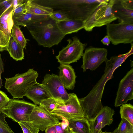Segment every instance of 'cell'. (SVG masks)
<instances>
[{
    "label": "cell",
    "instance_id": "1",
    "mask_svg": "<svg viewBox=\"0 0 133 133\" xmlns=\"http://www.w3.org/2000/svg\"><path fill=\"white\" fill-rule=\"evenodd\" d=\"M133 54V48L125 54L107 58L105 62L104 73L97 83L85 97L79 98L82 108L84 117L88 121L93 119L103 107L101 102L105 86L107 82L114 77V71L126 59Z\"/></svg>",
    "mask_w": 133,
    "mask_h": 133
},
{
    "label": "cell",
    "instance_id": "2",
    "mask_svg": "<svg viewBox=\"0 0 133 133\" xmlns=\"http://www.w3.org/2000/svg\"><path fill=\"white\" fill-rule=\"evenodd\" d=\"M57 23L50 17L26 27L39 45L50 48L57 45L65 36L60 30Z\"/></svg>",
    "mask_w": 133,
    "mask_h": 133
},
{
    "label": "cell",
    "instance_id": "3",
    "mask_svg": "<svg viewBox=\"0 0 133 133\" xmlns=\"http://www.w3.org/2000/svg\"><path fill=\"white\" fill-rule=\"evenodd\" d=\"M37 72L30 68L25 72L16 74L14 77L5 78L4 87L13 98H22L26 91L31 86L37 83Z\"/></svg>",
    "mask_w": 133,
    "mask_h": 133
},
{
    "label": "cell",
    "instance_id": "4",
    "mask_svg": "<svg viewBox=\"0 0 133 133\" xmlns=\"http://www.w3.org/2000/svg\"><path fill=\"white\" fill-rule=\"evenodd\" d=\"M66 100L57 99L56 107L51 113L59 119L65 118L68 121L84 117V114L77 95L69 94Z\"/></svg>",
    "mask_w": 133,
    "mask_h": 133
},
{
    "label": "cell",
    "instance_id": "5",
    "mask_svg": "<svg viewBox=\"0 0 133 133\" xmlns=\"http://www.w3.org/2000/svg\"><path fill=\"white\" fill-rule=\"evenodd\" d=\"M36 105L24 100L10 99L0 110L6 117L15 122H29L30 115Z\"/></svg>",
    "mask_w": 133,
    "mask_h": 133
},
{
    "label": "cell",
    "instance_id": "6",
    "mask_svg": "<svg viewBox=\"0 0 133 133\" xmlns=\"http://www.w3.org/2000/svg\"><path fill=\"white\" fill-rule=\"evenodd\" d=\"M114 2V0H110L100 5L84 22L83 29L87 31H91L95 27L106 25L117 19L112 11Z\"/></svg>",
    "mask_w": 133,
    "mask_h": 133
},
{
    "label": "cell",
    "instance_id": "7",
    "mask_svg": "<svg viewBox=\"0 0 133 133\" xmlns=\"http://www.w3.org/2000/svg\"><path fill=\"white\" fill-rule=\"evenodd\" d=\"M72 39L67 40L68 44L56 56L58 62L60 64H69L77 62L82 56L87 44L81 42L76 36L72 37Z\"/></svg>",
    "mask_w": 133,
    "mask_h": 133
},
{
    "label": "cell",
    "instance_id": "8",
    "mask_svg": "<svg viewBox=\"0 0 133 133\" xmlns=\"http://www.w3.org/2000/svg\"><path fill=\"white\" fill-rule=\"evenodd\" d=\"M107 35L114 45L133 43V24L119 23L106 25Z\"/></svg>",
    "mask_w": 133,
    "mask_h": 133
},
{
    "label": "cell",
    "instance_id": "9",
    "mask_svg": "<svg viewBox=\"0 0 133 133\" xmlns=\"http://www.w3.org/2000/svg\"><path fill=\"white\" fill-rule=\"evenodd\" d=\"M59 119L43 107L36 105L29 118V122L42 131L48 127L60 123Z\"/></svg>",
    "mask_w": 133,
    "mask_h": 133
},
{
    "label": "cell",
    "instance_id": "10",
    "mask_svg": "<svg viewBox=\"0 0 133 133\" xmlns=\"http://www.w3.org/2000/svg\"><path fill=\"white\" fill-rule=\"evenodd\" d=\"M107 49L91 46L86 48L82 55L81 68L84 72L89 69L95 70L107 58Z\"/></svg>",
    "mask_w": 133,
    "mask_h": 133
},
{
    "label": "cell",
    "instance_id": "11",
    "mask_svg": "<svg viewBox=\"0 0 133 133\" xmlns=\"http://www.w3.org/2000/svg\"><path fill=\"white\" fill-rule=\"evenodd\" d=\"M133 99V68L120 81L115 99V106H119Z\"/></svg>",
    "mask_w": 133,
    "mask_h": 133
},
{
    "label": "cell",
    "instance_id": "12",
    "mask_svg": "<svg viewBox=\"0 0 133 133\" xmlns=\"http://www.w3.org/2000/svg\"><path fill=\"white\" fill-rule=\"evenodd\" d=\"M42 84L46 88L51 96L56 100H68L69 94L60 80L58 75L54 74H46Z\"/></svg>",
    "mask_w": 133,
    "mask_h": 133
},
{
    "label": "cell",
    "instance_id": "13",
    "mask_svg": "<svg viewBox=\"0 0 133 133\" xmlns=\"http://www.w3.org/2000/svg\"><path fill=\"white\" fill-rule=\"evenodd\" d=\"M14 10L12 4L0 18V45L4 51L6 50V47L14 24L12 19Z\"/></svg>",
    "mask_w": 133,
    "mask_h": 133
},
{
    "label": "cell",
    "instance_id": "14",
    "mask_svg": "<svg viewBox=\"0 0 133 133\" xmlns=\"http://www.w3.org/2000/svg\"><path fill=\"white\" fill-rule=\"evenodd\" d=\"M114 109L108 106L103 107L93 119L89 121L92 133H98L107 125H110L113 121Z\"/></svg>",
    "mask_w": 133,
    "mask_h": 133
},
{
    "label": "cell",
    "instance_id": "15",
    "mask_svg": "<svg viewBox=\"0 0 133 133\" xmlns=\"http://www.w3.org/2000/svg\"><path fill=\"white\" fill-rule=\"evenodd\" d=\"M25 96L32 101L36 105H39L42 101L51 97L44 86L37 82L27 90Z\"/></svg>",
    "mask_w": 133,
    "mask_h": 133
},
{
    "label": "cell",
    "instance_id": "16",
    "mask_svg": "<svg viewBox=\"0 0 133 133\" xmlns=\"http://www.w3.org/2000/svg\"><path fill=\"white\" fill-rule=\"evenodd\" d=\"M58 68V76L65 88L73 90L75 87L76 77L74 70L70 64H60Z\"/></svg>",
    "mask_w": 133,
    "mask_h": 133
},
{
    "label": "cell",
    "instance_id": "17",
    "mask_svg": "<svg viewBox=\"0 0 133 133\" xmlns=\"http://www.w3.org/2000/svg\"><path fill=\"white\" fill-rule=\"evenodd\" d=\"M112 9L119 23L133 24V10L125 7L121 4L120 0H114Z\"/></svg>",
    "mask_w": 133,
    "mask_h": 133
},
{
    "label": "cell",
    "instance_id": "18",
    "mask_svg": "<svg viewBox=\"0 0 133 133\" xmlns=\"http://www.w3.org/2000/svg\"><path fill=\"white\" fill-rule=\"evenodd\" d=\"M57 23L60 30L65 35L77 32L84 27V21L74 18H70L68 21Z\"/></svg>",
    "mask_w": 133,
    "mask_h": 133
},
{
    "label": "cell",
    "instance_id": "19",
    "mask_svg": "<svg viewBox=\"0 0 133 133\" xmlns=\"http://www.w3.org/2000/svg\"><path fill=\"white\" fill-rule=\"evenodd\" d=\"M50 17L49 16L36 15L27 12L16 17H12L14 24L18 26L26 27L28 25L37 22Z\"/></svg>",
    "mask_w": 133,
    "mask_h": 133
},
{
    "label": "cell",
    "instance_id": "20",
    "mask_svg": "<svg viewBox=\"0 0 133 133\" xmlns=\"http://www.w3.org/2000/svg\"><path fill=\"white\" fill-rule=\"evenodd\" d=\"M71 133H92L88 120L85 118L68 121Z\"/></svg>",
    "mask_w": 133,
    "mask_h": 133
},
{
    "label": "cell",
    "instance_id": "21",
    "mask_svg": "<svg viewBox=\"0 0 133 133\" xmlns=\"http://www.w3.org/2000/svg\"><path fill=\"white\" fill-rule=\"evenodd\" d=\"M11 57L16 61H22L24 59V48L11 36L6 47Z\"/></svg>",
    "mask_w": 133,
    "mask_h": 133
},
{
    "label": "cell",
    "instance_id": "22",
    "mask_svg": "<svg viewBox=\"0 0 133 133\" xmlns=\"http://www.w3.org/2000/svg\"><path fill=\"white\" fill-rule=\"evenodd\" d=\"M33 1L27 0L25 5L27 12L37 15L50 16L53 11L52 8L41 5Z\"/></svg>",
    "mask_w": 133,
    "mask_h": 133
},
{
    "label": "cell",
    "instance_id": "23",
    "mask_svg": "<svg viewBox=\"0 0 133 133\" xmlns=\"http://www.w3.org/2000/svg\"><path fill=\"white\" fill-rule=\"evenodd\" d=\"M121 119H124L133 125V106L130 104L121 105L119 111Z\"/></svg>",
    "mask_w": 133,
    "mask_h": 133
},
{
    "label": "cell",
    "instance_id": "24",
    "mask_svg": "<svg viewBox=\"0 0 133 133\" xmlns=\"http://www.w3.org/2000/svg\"><path fill=\"white\" fill-rule=\"evenodd\" d=\"M11 35L23 48L26 49L27 41L18 26L14 24L12 28Z\"/></svg>",
    "mask_w": 133,
    "mask_h": 133
},
{
    "label": "cell",
    "instance_id": "25",
    "mask_svg": "<svg viewBox=\"0 0 133 133\" xmlns=\"http://www.w3.org/2000/svg\"><path fill=\"white\" fill-rule=\"evenodd\" d=\"M117 128L118 133H133V125L124 119H121Z\"/></svg>",
    "mask_w": 133,
    "mask_h": 133
},
{
    "label": "cell",
    "instance_id": "26",
    "mask_svg": "<svg viewBox=\"0 0 133 133\" xmlns=\"http://www.w3.org/2000/svg\"><path fill=\"white\" fill-rule=\"evenodd\" d=\"M56 99L51 97L42 101L39 105L43 107L49 112L51 113L56 107Z\"/></svg>",
    "mask_w": 133,
    "mask_h": 133
},
{
    "label": "cell",
    "instance_id": "27",
    "mask_svg": "<svg viewBox=\"0 0 133 133\" xmlns=\"http://www.w3.org/2000/svg\"><path fill=\"white\" fill-rule=\"evenodd\" d=\"M50 16L57 23L68 21L70 19L67 14L61 11H53Z\"/></svg>",
    "mask_w": 133,
    "mask_h": 133
},
{
    "label": "cell",
    "instance_id": "28",
    "mask_svg": "<svg viewBox=\"0 0 133 133\" xmlns=\"http://www.w3.org/2000/svg\"><path fill=\"white\" fill-rule=\"evenodd\" d=\"M62 120L60 123L55 125L56 133H71L68 121L64 118Z\"/></svg>",
    "mask_w": 133,
    "mask_h": 133
},
{
    "label": "cell",
    "instance_id": "29",
    "mask_svg": "<svg viewBox=\"0 0 133 133\" xmlns=\"http://www.w3.org/2000/svg\"><path fill=\"white\" fill-rule=\"evenodd\" d=\"M5 115L0 110V133H15L5 121Z\"/></svg>",
    "mask_w": 133,
    "mask_h": 133
},
{
    "label": "cell",
    "instance_id": "30",
    "mask_svg": "<svg viewBox=\"0 0 133 133\" xmlns=\"http://www.w3.org/2000/svg\"><path fill=\"white\" fill-rule=\"evenodd\" d=\"M23 133H38L39 130L29 122H19Z\"/></svg>",
    "mask_w": 133,
    "mask_h": 133
},
{
    "label": "cell",
    "instance_id": "31",
    "mask_svg": "<svg viewBox=\"0 0 133 133\" xmlns=\"http://www.w3.org/2000/svg\"><path fill=\"white\" fill-rule=\"evenodd\" d=\"M13 0H0V18L12 4Z\"/></svg>",
    "mask_w": 133,
    "mask_h": 133
},
{
    "label": "cell",
    "instance_id": "32",
    "mask_svg": "<svg viewBox=\"0 0 133 133\" xmlns=\"http://www.w3.org/2000/svg\"><path fill=\"white\" fill-rule=\"evenodd\" d=\"M26 2L18 6L14 10L12 13V17H16L22 14H25L27 12L25 9Z\"/></svg>",
    "mask_w": 133,
    "mask_h": 133
},
{
    "label": "cell",
    "instance_id": "33",
    "mask_svg": "<svg viewBox=\"0 0 133 133\" xmlns=\"http://www.w3.org/2000/svg\"><path fill=\"white\" fill-rule=\"evenodd\" d=\"M10 99L5 92L0 90V108L4 106Z\"/></svg>",
    "mask_w": 133,
    "mask_h": 133
},
{
    "label": "cell",
    "instance_id": "34",
    "mask_svg": "<svg viewBox=\"0 0 133 133\" xmlns=\"http://www.w3.org/2000/svg\"><path fill=\"white\" fill-rule=\"evenodd\" d=\"M122 5L128 9L133 10V0H120Z\"/></svg>",
    "mask_w": 133,
    "mask_h": 133
},
{
    "label": "cell",
    "instance_id": "35",
    "mask_svg": "<svg viewBox=\"0 0 133 133\" xmlns=\"http://www.w3.org/2000/svg\"><path fill=\"white\" fill-rule=\"evenodd\" d=\"M4 71V64L1 57V54H0V88L3 86L2 80L1 78V75Z\"/></svg>",
    "mask_w": 133,
    "mask_h": 133
},
{
    "label": "cell",
    "instance_id": "36",
    "mask_svg": "<svg viewBox=\"0 0 133 133\" xmlns=\"http://www.w3.org/2000/svg\"><path fill=\"white\" fill-rule=\"evenodd\" d=\"M27 0H13L12 5L14 10L18 6L26 2Z\"/></svg>",
    "mask_w": 133,
    "mask_h": 133
},
{
    "label": "cell",
    "instance_id": "37",
    "mask_svg": "<svg viewBox=\"0 0 133 133\" xmlns=\"http://www.w3.org/2000/svg\"><path fill=\"white\" fill-rule=\"evenodd\" d=\"M55 125L50 126L46 128L45 130V133H56Z\"/></svg>",
    "mask_w": 133,
    "mask_h": 133
},
{
    "label": "cell",
    "instance_id": "38",
    "mask_svg": "<svg viewBox=\"0 0 133 133\" xmlns=\"http://www.w3.org/2000/svg\"><path fill=\"white\" fill-rule=\"evenodd\" d=\"M101 41L103 44L108 45L110 43L111 40L109 36L107 35L101 40Z\"/></svg>",
    "mask_w": 133,
    "mask_h": 133
},
{
    "label": "cell",
    "instance_id": "39",
    "mask_svg": "<svg viewBox=\"0 0 133 133\" xmlns=\"http://www.w3.org/2000/svg\"><path fill=\"white\" fill-rule=\"evenodd\" d=\"M112 132H107L106 131L103 132L102 130H101L98 133H112Z\"/></svg>",
    "mask_w": 133,
    "mask_h": 133
},
{
    "label": "cell",
    "instance_id": "40",
    "mask_svg": "<svg viewBox=\"0 0 133 133\" xmlns=\"http://www.w3.org/2000/svg\"><path fill=\"white\" fill-rule=\"evenodd\" d=\"M112 133H118V130L117 128H116L115 130L112 132Z\"/></svg>",
    "mask_w": 133,
    "mask_h": 133
},
{
    "label": "cell",
    "instance_id": "41",
    "mask_svg": "<svg viewBox=\"0 0 133 133\" xmlns=\"http://www.w3.org/2000/svg\"><path fill=\"white\" fill-rule=\"evenodd\" d=\"M4 50L1 47L0 45V51L1 52L3 51Z\"/></svg>",
    "mask_w": 133,
    "mask_h": 133
}]
</instances>
